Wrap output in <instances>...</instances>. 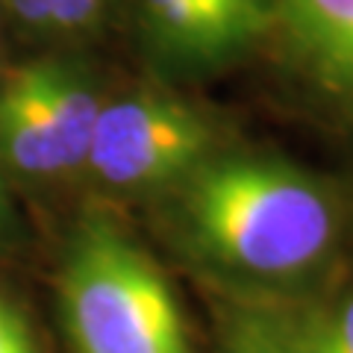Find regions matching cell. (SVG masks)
Listing matches in <instances>:
<instances>
[{"instance_id": "cell-1", "label": "cell", "mask_w": 353, "mask_h": 353, "mask_svg": "<svg viewBox=\"0 0 353 353\" xmlns=\"http://www.w3.org/2000/svg\"><path fill=\"white\" fill-rule=\"evenodd\" d=\"M185 218L218 262L256 277H292L336 241V206L312 176L271 159L227 157L185 176Z\"/></svg>"}, {"instance_id": "cell-2", "label": "cell", "mask_w": 353, "mask_h": 353, "mask_svg": "<svg viewBox=\"0 0 353 353\" xmlns=\"http://www.w3.org/2000/svg\"><path fill=\"white\" fill-rule=\"evenodd\" d=\"M62 312L77 353H192L159 265L106 218H88L71 239Z\"/></svg>"}, {"instance_id": "cell-3", "label": "cell", "mask_w": 353, "mask_h": 353, "mask_svg": "<svg viewBox=\"0 0 353 353\" xmlns=\"http://www.w3.org/2000/svg\"><path fill=\"white\" fill-rule=\"evenodd\" d=\"M212 127L189 103L132 94L101 106L85 165L118 189H148L189 176L212 150Z\"/></svg>"}, {"instance_id": "cell-4", "label": "cell", "mask_w": 353, "mask_h": 353, "mask_svg": "<svg viewBox=\"0 0 353 353\" xmlns=\"http://www.w3.org/2000/svg\"><path fill=\"white\" fill-rule=\"evenodd\" d=\"M297 74L353 121V0H274Z\"/></svg>"}, {"instance_id": "cell-5", "label": "cell", "mask_w": 353, "mask_h": 353, "mask_svg": "<svg viewBox=\"0 0 353 353\" xmlns=\"http://www.w3.org/2000/svg\"><path fill=\"white\" fill-rule=\"evenodd\" d=\"M139 12L148 44L176 68L221 65L253 41L221 0H139Z\"/></svg>"}, {"instance_id": "cell-6", "label": "cell", "mask_w": 353, "mask_h": 353, "mask_svg": "<svg viewBox=\"0 0 353 353\" xmlns=\"http://www.w3.org/2000/svg\"><path fill=\"white\" fill-rule=\"evenodd\" d=\"M0 153L15 171L30 176L71 171L27 65L15 68L0 85Z\"/></svg>"}, {"instance_id": "cell-7", "label": "cell", "mask_w": 353, "mask_h": 353, "mask_svg": "<svg viewBox=\"0 0 353 353\" xmlns=\"http://www.w3.org/2000/svg\"><path fill=\"white\" fill-rule=\"evenodd\" d=\"M27 74L36 85L44 109H48L71 171L80 168V165H85L94 121L101 115V101L94 94L92 80L83 74V68L62 59L27 62Z\"/></svg>"}, {"instance_id": "cell-8", "label": "cell", "mask_w": 353, "mask_h": 353, "mask_svg": "<svg viewBox=\"0 0 353 353\" xmlns=\"http://www.w3.org/2000/svg\"><path fill=\"white\" fill-rule=\"evenodd\" d=\"M292 353H353V297L292 327H280Z\"/></svg>"}, {"instance_id": "cell-9", "label": "cell", "mask_w": 353, "mask_h": 353, "mask_svg": "<svg viewBox=\"0 0 353 353\" xmlns=\"http://www.w3.org/2000/svg\"><path fill=\"white\" fill-rule=\"evenodd\" d=\"M227 353H292L277 324L259 321V318H245L233 327Z\"/></svg>"}, {"instance_id": "cell-10", "label": "cell", "mask_w": 353, "mask_h": 353, "mask_svg": "<svg viewBox=\"0 0 353 353\" xmlns=\"http://www.w3.org/2000/svg\"><path fill=\"white\" fill-rule=\"evenodd\" d=\"M106 0H50V30L80 32L101 21Z\"/></svg>"}, {"instance_id": "cell-11", "label": "cell", "mask_w": 353, "mask_h": 353, "mask_svg": "<svg viewBox=\"0 0 353 353\" xmlns=\"http://www.w3.org/2000/svg\"><path fill=\"white\" fill-rule=\"evenodd\" d=\"M0 353H39L21 312L0 297Z\"/></svg>"}, {"instance_id": "cell-12", "label": "cell", "mask_w": 353, "mask_h": 353, "mask_svg": "<svg viewBox=\"0 0 353 353\" xmlns=\"http://www.w3.org/2000/svg\"><path fill=\"white\" fill-rule=\"evenodd\" d=\"M221 3L227 6V12L239 21L241 30H245L253 41L262 36L265 27H268L274 18V0H221Z\"/></svg>"}, {"instance_id": "cell-13", "label": "cell", "mask_w": 353, "mask_h": 353, "mask_svg": "<svg viewBox=\"0 0 353 353\" xmlns=\"http://www.w3.org/2000/svg\"><path fill=\"white\" fill-rule=\"evenodd\" d=\"M24 24L36 30H50V0H3Z\"/></svg>"}]
</instances>
